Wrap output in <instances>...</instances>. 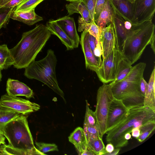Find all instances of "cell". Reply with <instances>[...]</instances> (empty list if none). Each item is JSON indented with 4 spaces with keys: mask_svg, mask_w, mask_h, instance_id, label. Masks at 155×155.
<instances>
[{
    "mask_svg": "<svg viewBox=\"0 0 155 155\" xmlns=\"http://www.w3.org/2000/svg\"><path fill=\"white\" fill-rule=\"evenodd\" d=\"M0 155H7L4 149V144L0 146Z\"/></svg>",
    "mask_w": 155,
    "mask_h": 155,
    "instance_id": "obj_44",
    "label": "cell"
},
{
    "mask_svg": "<svg viewBox=\"0 0 155 155\" xmlns=\"http://www.w3.org/2000/svg\"><path fill=\"white\" fill-rule=\"evenodd\" d=\"M36 148L41 152L45 153L51 151H58L57 146L54 143L35 142Z\"/></svg>",
    "mask_w": 155,
    "mask_h": 155,
    "instance_id": "obj_32",
    "label": "cell"
},
{
    "mask_svg": "<svg viewBox=\"0 0 155 155\" xmlns=\"http://www.w3.org/2000/svg\"><path fill=\"white\" fill-rule=\"evenodd\" d=\"M86 109L84 124L95 127L98 130L97 121L94 112L90 108L87 101L86 100Z\"/></svg>",
    "mask_w": 155,
    "mask_h": 155,
    "instance_id": "obj_31",
    "label": "cell"
},
{
    "mask_svg": "<svg viewBox=\"0 0 155 155\" xmlns=\"http://www.w3.org/2000/svg\"><path fill=\"white\" fill-rule=\"evenodd\" d=\"M0 105L24 115L37 111L40 108V105L36 103L7 94L2 96Z\"/></svg>",
    "mask_w": 155,
    "mask_h": 155,
    "instance_id": "obj_9",
    "label": "cell"
},
{
    "mask_svg": "<svg viewBox=\"0 0 155 155\" xmlns=\"http://www.w3.org/2000/svg\"><path fill=\"white\" fill-rule=\"evenodd\" d=\"M51 35L46 26L42 24L24 32L20 41L9 49L14 67L17 69L25 68L35 61Z\"/></svg>",
    "mask_w": 155,
    "mask_h": 155,
    "instance_id": "obj_1",
    "label": "cell"
},
{
    "mask_svg": "<svg viewBox=\"0 0 155 155\" xmlns=\"http://www.w3.org/2000/svg\"><path fill=\"white\" fill-rule=\"evenodd\" d=\"M155 120V110L143 105L131 108L126 118L116 127L107 132V142L112 143L115 148L126 146L128 140L124 138L127 133L132 130L150 122Z\"/></svg>",
    "mask_w": 155,
    "mask_h": 155,
    "instance_id": "obj_2",
    "label": "cell"
},
{
    "mask_svg": "<svg viewBox=\"0 0 155 155\" xmlns=\"http://www.w3.org/2000/svg\"><path fill=\"white\" fill-rule=\"evenodd\" d=\"M140 91L142 93L145 95L148 87V83L144 80L143 77L141 78L140 84Z\"/></svg>",
    "mask_w": 155,
    "mask_h": 155,
    "instance_id": "obj_38",
    "label": "cell"
},
{
    "mask_svg": "<svg viewBox=\"0 0 155 155\" xmlns=\"http://www.w3.org/2000/svg\"><path fill=\"white\" fill-rule=\"evenodd\" d=\"M114 12L131 22L132 4L128 0H109Z\"/></svg>",
    "mask_w": 155,
    "mask_h": 155,
    "instance_id": "obj_19",
    "label": "cell"
},
{
    "mask_svg": "<svg viewBox=\"0 0 155 155\" xmlns=\"http://www.w3.org/2000/svg\"><path fill=\"white\" fill-rule=\"evenodd\" d=\"M57 60L54 51L48 49L46 56L31 63L25 68L24 75L29 79L38 80L48 86L65 102L64 94L59 87L56 75Z\"/></svg>",
    "mask_w": 155,
    "mask_h": 155,
    "instance_id": "obj_3",
    "label": "cell"
},
{
    "mask_svg": "<svg viewBox=\"0 0 155 155\" xmlns=\"http://www.w3.org/2000/svg\"><path fill=\"white\" fill-rule=\"evenodd\" d=\"M65 7L69 16L74 13H79L86 22H90L89 11L83 1L70 2L66 4Z\"/></svg>",
    "mask_w": 155,
    "mask_h": 155,
    "instance_id": "obj_21",
    "label": "cell"
},
{
    "mask_svg": "<svg viewBox=\"0 0 155 155\" xmlns=\"http://www.w3.org/2000/svg\"><path fill=\"white\" fill-rule=\"evenodd\" d=\"M125 20L114 12L111 23L115 34V48L121 53L123 51L126 39L132 32V29L128 30L126 28L124 25Z\"/></svg>",
    "mask_w": 155,
    "mask_h": 155,
    "instance_id": "obj_12",
    "label": "cell"
},
{
    "mask_svg": "<svg viewBox=\"0 0 155 155\" xmlns=\"http://www.w3.org/2000/svg\"><path fill=\"white\" fill-rule=\"evenodd\" d=\"M122 53L116 48L102 60L101 67L96 72L100 80L107 84L114 80L118 64Z\"/></svg>",
    "mask_w": 155,
    "mask_h": 155,
    "instance_id": "obj_8",
    "label": "cell"
},
{
    "mask_svg": "<svg viewBox=\"0 0 155 155\" xmlns=\"http://www.w3.org/2000/svg\"><path fill=\"white\" fill-rule=\"evenodd\" d=\"M5 137L4 135L0 133V145L4 144L5 143Z\"/></svg>",
    "mask_w": 155,
    "mask_h": 155,
    "instance_id": "obj_43",
    "label": "cell"
},
{
    "mask_svg": "<svg viewBox=\"0 0 155 155\" xmlns=\"http://www.w3.org/2000/svg\"><path fill=\"white\" fill-rule=\"evenodd\" d=\"M130 3H133L135 0H128Z\"/></svg>",
    "mask_w": 155,
    "mask_h": 155,
    "instance_id": "obj_48",
    "label": "cell"
},
{
    "mask_svg": "<svg viewBox=\"0 0 155 155\" xmlns=\"http://www.w3.org/2000/svg\"><path fill=\"white\" fill-rule=\"evenodd\" d=\"M87 148L95 155H104L106 153L102 137L99 136L88 140Z\"/></svg>",
    "mask_w": 155,
    "mask_h": 155,
    "instance_id": "obj_26",
    "label": "cell"
},
{
    "mask_svg": "<svg viewBox=\"0 0 155 155\" xmlns=\"http://www.w3.org/2000/svg\"><path fill=\"white\" fill-rule=\"evenodd\" d=\"M114 14L109 0H106L104 6L98 18L94 21L99 27L103 28L111 23Z\"/></svg>",
    "mask_w": 155,
    "mask_h": 155,
    "instance_id": "obj_23",
    "label": "cell"
},
{
    "mask_svg": "<svg viewBox=\"0 0 155 155\" xmlns=\"http://www.w3.org/2000/svg\"><path fill=\"white\" fill-rule=\"evenodd\" d=\"M114 146L112 143H108L107 144L106 147H105V150L106 152V153H109L112 152L114 150Z\"/></svg>",
    "mask_w": 155,
    "mask_h": 155,
    "instance_id": "obj_40",
    "label": "cell"
},
{
    "mask_svg": "<svg viewBox=\"0 0 155 155\" xmlns=\"http://www.w3.org/2000/svg\"><path fill=\"white\" fill-rule=\"evenodd\" d=\"M70 142L74 146L78 155H81L87 148V142L83 129L76 128L68 137Z\"/></svg>",
    "mask_w": 155,
    "mask_h": 155,
    "instance_id": "obj_18",
    "label": "cell"
},
{
    "mask_svg": "<svg viewBox=\"0 0 155 155\" xmlns=\"http://www.w3.org/2000/svg\"><path fill=\"white\" fill-rule=\"evenodd\" d=\"M11 18L28 25H32L42 21L43 18L36 14L35 9L28 11L15 12L12 13Z\"/></svg>",
    "mask_w": 155,
    "mask_h": 155,
    "instance_id": "obj_20",
    "label": "cell"
},
{
    "mask_svg": "<svg viewBox=\"0 0 155 155\" xmlns=\"http://www.w3.org/2000/svg\"><path fill=\"white\" fill-rule=\"evenodd\" d=\"M8 145L16 149L25 151L31 155H46L39 151L34 146L33 140L25 115L21 114L5 126L3 134Z\"/></svg>",
    "mask_w": 155,
    "mask_h": 155,
    "instance_id": "obj_4",
    "label": "cell"
},
{
    "mask_svg": "<svg viewBox=\"0 0 155 155\" xmlns=\"http://www.w3.org/2000/svg\"><path fill=\"white\" fill-rule=\"evenodd\" d=\"M89 11L91 21H94V11L96 0H83Z\"/></svg>",
    "mask_w": 155,
    "mask_h": 155,
    "instance_id": "obj_34",
    "label": "cell"
},
{
    "mask_svg": "<svg viewBox=\"0 0 155 155\" xmlns=\"http://www.w3.org/2000/svg\"><path fill=\"white\" fill-rule=\"evenodd\" d=\"M2 77V75L1 72V70H0V82L1 81V79Z\"/></svg>",
    "mask_w": 155,
    "mask_h": 155,
    "instance_id": "obj_47",
    "label": "cell"
},
{
    "mask_svg": "<svg viewBox=\"0 0 155 155\" xmlns=\"http://www.w3.org/2000/svg\"><path fill=\"white\" fill-rule=\"evenodd\" d=\"M46 25L51 35H54L58 38L66 46L67 50H71L75 48L74 41L67 36L55 20L50 19L47 22Z\"/></svg>",
    "mask_w": 155,
    "mask_h": 155,
    "instance_id": "obj_17",
    "label": "cell"
},
{
    "mask_svg": "<svg viewBox=\"0 0 155 155\" xmlns=\"http://www.w3.org/2000/svg\"><path fill=\"white\" fill-rule=\"evenodd\" d=\"M21 114L0 105V133L3 134L4 128L6 124Z\"/></svg>",
    "mask_w": 155,
    "mask_h": 155,
    "instance_id": "obj_24",
    "label": "cell"
},
{
    "mask_svg": "<svg viewBox=\"0 0 155 155\" xmlns=\"http://www.w3.org/2000/svg\"><path fill=\"white\" fill-rule=\"evenodd\" d=\"M155 67L150 75L144 95L143 106L155 110Z\"/></svg>",
    "mask_w": 155,
    "mask_h": 155,
    "instance_id": "obj_22",
    "label": "cell"
},
{
    "mask_svg": "<svg viewBox=\"0 0 155 155\" xmlns=\"http://www.w3.org/2000/svg\"><path fill=\"white\" fill-rule=\"evenodd\" d=\"M155 120L151 121L144 124L140 127V134L137 139L141 143L144 141L154 130Z\"/></svg>",
    "mask_w": 155,
    "mask_h": 155,
    "instance_id": "obj_29",
    "label": "cell"
},
{
    "mask_svg": "<svg viewBox=\"0 0 155 155\" xmlns=\"http://www.w3.org/2000/svg\"><path fill=\"white\" fill-rule=\"evenodd\" d=\"M0 70H2V68H1V66H0Z\"/></svg>",
    "mask_w": 155,
    "mask_h": 155,
    "instance_id": "obj_49",
    "label": "cell"
},
{
    "mask_svg": "<svg viewBox=\"0 0 155 155\" xmlns=\"http://www.w3.org/2000/svg\"><path fill=\"white\" fill-rule=\"evenodd\" d=\"M132 66L122 54L118 62L116 78L112 83H116L122 80L129 73Z\"/></svg>",
    "mask_w": 155,
    "mask_h": 155,
    "instance_id": "obj_25",
    "label": "cell"
},
{
    "mask_svg": "<svg viewBox=\"0 0 155 155\" xmlns=\"http://www.w3.org/2000/svg\"><path fill=\"white\" fill-rule=\"evenodd\" d=\"M99 41L103 60L115 48V36L111 23L106 27L101 28Z\"/></svg>",
    "mask_w": 155,
    "mask_h": 155,
    "instance_id": "obj_14",
    "label": "cell"
},
{
    "mask_svg": "<svg viewBox=\"0 0 155 155\" xmlns=\"http://www.w3.org/2000/svg\"><path fill=\"white\" fill-rule=\"evenodd\" d=\"M55 21L67 36L74 41L75 48H78L80 38L77 32L74 18L68 15L59 18Z\"/></svg>",
    "mask_w": 155,
    "mask_h": 155,
    "instance_id": "obj_16",
    "label": "cell"
},
{
    "mask_svg": "<svg viewBox=\"0 0 155 155\" xmlns=\"http://www.w3.org/2000/svg\"><path fill=\"white\" fill-rule=\"evenodd\" d=\"M140 81L135 80L127 75L118 82L110 83V84L114 98L121 100L129 110L143 105L144 95L140 89Z\"/></svg>",
    "mask_w": 155,
    "mask_h": 155,
    "instance_id": "obj_6",
    "label": "cell"
},
{
    "mask_svg": "<svg viewBox=\"0 0 155 155\" xmlns=\"http://www.w3.org/2000/svg\"><path fill=\"white\" fill-rule=\"evenodd\" d=\"M120 150V148H115L114 150L111 153H106L105 155H116L118 154Z\"/></svg>",
    "mask_w": 155,
    "mask_h": 155,
    "instance_id": "obj_42",
    "label": "cell"
},
{
    "mask_svg": "<svg viewBox=\"0 0 155 155\" xmlns=\"http://www.w3.org/2000/svg\"><path fill=\"white\" fill-rule=\"evenodd\" d=\"M67 1H69L70 2H74V1H82L83 0H65Z\"/></svg>",
    "mask_w": 155,
    "mask_h": 155,
    "instance_id": "obj_46",
    "label": "cell"
},
{
    "mask_svg": "<svg viewBox=\"0 0 155 155\" xmlns=\"http://www.w3.org/2000/svg\"><path fill=\"white\" fill-rule=\"evenodd\" d=\"M155 35H154L152 38L149 44H150V47L152 50L154 54L155 53Z\"/></svg>",
    "mask_w": 155,
    "mask_h": 155,
    "instance_id": "obj_41",
    "label": "cell"
},
{
    "mask_svg": "<svg viewBox=\"0 0 155 155\" xmlns=\"http://www.w3.org/2000/svg\"><path fill=\"white\" fill-rule=\"evenodd\" d=\"M132 8L133 24L152 20L155 12V0H135Z\"/></svg>",
    "mask_w": 155,
    "mask_h": 155,
    "instance_id": "obj_10",
    "label": "cell"
},
{
    "mask_svg": "<svg viewBox=\"0 0 155 155\" xmlns=\"http://www.w3.org/2000/svg\"><path fill=\"white\" fill-rule=\"evenodd\" d=\"M132 136L137 139L140 134V130L139 127L133 128L131 131Z\"/></svg>",
    "mask_w": 155,
    "mask_h": 155,
    "instance_id": "obj_39",
    "label": "cell"
},
{
    "mask_svg": "<svg viewBox=\"0 0 155 155\" xmlns=\"http://www.w3.org/2000/svg\"><path fill=\"white\" fill-rule=\"evenodd\" d=\"M129 110L121 100L114 98L109 107L106 133L123 121L128 115Z\"/></svg>",
    "mask_w": 155,
    "mask_h": 155,
    "instance_id": "obj_11",
    "label": "cell"
},
{
    "mask_svg": "<svg viewBox=\"0 0 155 155\" xmlns=\"http://www.w3.org/2000/svg\"><path fill=\"white\" fill-rule=\"evenodd\" d=\"M131 136L130 133H127L126 134L124 135V138L127 140H128L131 138Z\"/></svg>",
    "mask_w": 155,
    "mask_h": 155,
    "instance_id": "obj_45",
    "label": "cell"
},
{
    "mask_svg": "<svg viewBox=\"0 0 155 155\" xmlns=\"http://www.w3.org/2000/svg\"><path fill=\"white\" fill-rule=\"evenodd\" d=\"M44 0H22L15 7L14 11H26L35 9L39 4Z\"/></svg>",
    "mask_w": 155,
    "mask_h": 155,
    "instance_id": "obj_28",
    "label": "cell"
},
{
    "mask_svg": "<svg viewBox=\"0 0 155 155\" xmlns=\"http://www.w3.org/2000/svg\"><path fill=\"white\" fill-rule=\"evenodd\" d=\"M96 47L93 51V53L95 56L97 58L101 66L102 60L101 59L102 56V50L100 42L96 39ZM101 67V66H100Z\"/></svg>",
    "mask_w": 155,
    "mask_h": 155,
    "instance_id": "obj_37",
    "label": "cell"
},
{
    "mask_svg": "<svg viewBox=\"0 0 155 155\" xmlns=\"http://www.w3.org/2000/svg\"><path fill=\"white\" fill-rule=\"evenodd\" d=\"M106 0H96L94 11V20H96L103 9Z\"/></svg>",
    "mask_w": 155,
    "mask_h": 155,
    "instance_id": "obj_35",
    "label": "cell"
},
{
    "mask_svg": "<svg viewBox=\"0 0 155 155\" xmlns=\"http://www.w3.org/2000/svg\"><path fill=\"white\" fill-rule=\"evenodd\" d=\"M89 34L87 31L84 30L81 34L80 43L84 56L86 68L96 72L101 66L90 48L88 41Z\"/></svg>",
    "mask_w": 155,
    "mask_h": 155,
    "instance_id": "obj_13",
    "label": "cell"
},
{
    "mask_svg": "<svg viewBox=\"0 0 155 155\" xmlns=\"http://www.w3.org/2000/svg\"><path fill=\"white\" fill-rule=\"evenodd\" d=\"M15 7L8 8L0 5V30L7 25L11 18V16Z\"/></svg>",
    "mask_w": 155,
    "mask_h": 155,
    "instance_id": "obj_30",
    "label": "cell"
},
{
    "mask_svg": "<svg viewBox=\"0 0 155 155\" xmlns=\"http://www.w3.org/2000/svg\"><path fill=\"white\" fill-rule=\"evenodd\" d=\"M6 91L7 94L12 96H23L30 98L33 96L32 90L26 84L11 78H8L7 81Z\"/></svg>",
    "mask_w": 155,
    "mask_h": 155,
    "instance_id": "obj_15",
    "label": "cell"
},
{
    "mask_svg": "<svg viewBox=\"0 0 155 155\" xmlns=\"http://www.w3.org/2000/svg\"><path fill=\"white\" fill-rule=\"evenodd\" d=\"M155 26L152 20L133 25L132 32L126 39L123 56L132 65L140 58L155 34Z\"/></svg>",
    "mask_w": 155,
    "mask_h": 155,
    "instance_id": "obj_5",
    "label": "cell"
},
{
    "mask_svg": "<svg viewBox=\"0 0 155 155\" xmlns=\"http://www.w3.org/2000/svg\"><path fill=\"white\" fill-rule=\"evenodd\" d=\"M83 130L87 142L89 140L100 136L97 128L95 127L84 124Z\"/></svg>",
    "mask_w": 155,
    "mask_h": 155,
    "instance_id": "obj_33",
    "label": "cell"
},
{
    "mask_svg": "<svg viewBox=\"0 0 155 155\" xmlns=\"http://www.w3.org/2000/svg\"><path fill=\"white\" fill-rule=\"evenodd\" d=\"M114 97L110 84L104 83L98 89L94 112L100 137L106 133L107 118L110 104Z\"/></svg>",
    "mask_w": 155,
    "mask_h": 155,
    "instance_id": "obj_7",
    "label": "cell"
},
{
    "mask_svg": "<svg viewBox=\"0 0 155 155\" xmlns=\"http://www.w3.org/2000/svg\"><path fill=\"white\" fill-rule=\"evenodd\" d=\"M14 62L10 50L6 44L0 45V66L2 70L6 69Z\"/></svg>",
    "mask_w": 155,
    "mask_h": 155,
    "instance_id": "obj_27",
    "label": "cell"
},
{
    "mask_svg": "<svg viewBox=\"0 0 155 155\" xmlns=\"http://www.w3.org/2000/svg\"><path fill=\"white\" fill-rule=\"evenodd\" d=\"M22 0H0V5L8 8L16 7Z\"/></svg>",
    "mask_w": 155,
    "mask_h": 155,
    "instance_id": "obj_36",
    "label": "cell"
}]
</instances>
